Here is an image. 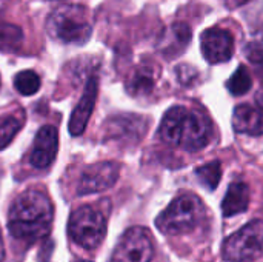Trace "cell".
Instances as JSON below:
<instances>
[{
	"label": "cell",
	"instance_id": "obj_1",
	"mask_svg": "<svg viewBox=\"0 0 263 262\" xmlns=\"http://www.w3.org/2000/svg\"><path fill=\"white\" fill-rule=\"evenodd\" d=\"M52 216L54 207L48 195L29 188L14 199L9 208L8 229L17 239L37 241L49 235Z\"/></svg>",
	"mask_w": 263,
	"mask_h": 262
},
{
	"label": "cell",
	"instance_id": "obj_2",
	"mask_svg": "<svg viewBox=\"0 0 263 262\" xmlns=\"http://www.w3.org/2000/svg\"><path fill=\"white\" fill-rule=\"evenodd\" d=\"M159 134L170 145L186 151H199L210 144L213 128L206 116L185 107H173L165 114Z\"/></svg>",
	"mask_w": 263,
	"mask_h": 262
},
{
	"label": "cell",
	"instance_id": "obj_3",
	"mask_svg": "<svg viewBox=\"0 0 263 262\" xmlns=\"http://www.w3.org/2000/svg\"><path fill=\"white\" fill-rule=\"evenodd\" d=\"M48 34L66 45H83L92 34L88 11L80 5L63 3L52 9L46 20Z\"/></svg>",
	"mask_w": 263,
	"mask_h": 262
},
{
	"label": "cell",
	"instance_id": "obj_4",
	"mask_svg": "<svg viewBox=\"0 0 263 262\" xmlns=\"http://www.w3.org/2000/svg\"><path fill=\"white\" fill-rule=\"evenodd\" d=\"M205 215V207L202 201L191 193L180 195L176 198L166 210H163L156 219L157 229L163 235L176 236L188 233L200 224Z\"/></svg>",
	"mask_w": 263,
	"mask_h": 262
},
{
	"label": "cell",
	"instance_id": "obj_5",
	"mask_svg": "<svg viewBox=\"0 0 263 262\" xmlns=\"http://www.w3.org/2000/svg\"><path fill=\"white\" fill-rule=\"evenodd\" d=\"M68 233L76 244L92 250L100 246L106 235V219L97 208L83 205L72 212L68 222Z\"/></svg>",
	"mask_w": 263,
	"mask_h": 262
},
{
	"label": "cell",
	"instance_id": "obj_6",
	"mask_svg": "<svg viewBox=\"0 0 263 262\" xmlns=\"http://www.w3.org/2000/svg\"><path fill=\"white\" fill-rule=\"evenodd\" d=\"M263 255V221H253L225 239L223 258L230 262H250Z\"/></svg>",
	"mask_w": 263,
	"mask_h": 262
},
{
	"label": "cell",
	"instance_id": "obj_7",
	"mask_svg": "<svg viewBox=\"0 0 263 262\" xmlns=\"http://www.w3.org/2000/svg\"><path fill=\"white\" fill-rule=\"evenodd\" d=\"M153 252L149 232L143 227H133L122 235L109 262H149Z\"/></svg>",
	"mask_w": 263,
	"mask_h": 262
},
{
	"label": "cell",
	"instance_id": "obj_8",
	"mask_svg": "<svg viewBox=\"0 0 263 262\" xmlns=\"http://www.w3.org/2000/svg\"><path fill=\"white\" fill-rule=\"evenodd\" d=\"M120 174V165L116 162H99L89 165L80 176L77 193L92 195L111 188Z\"/></svg>",
	"mask_w": 263,
	"mask_h": 262
},
{
	"label": "cell",
	"instance_id": "obj_9",
	"mask_svg": "<svg viewBox=\"0 0 263 262\" xmlns=\"http://www.w3.org/2000/svg\"><path fill=\"white\" fill-rule=\"evenodd\" d=\"M202 53L206 62L211 65L228 62L234 53V39L228 29L223 28H210L202 34Z\"/></svg>",
	"mask_w": 263,
	"mask_h": 262
},
{
	"label": "cell",
	"instance_id": "obj_10",
	"mask_svg": "<svg viewBox=\"0 0 263 262\" xmlns=\"http://www.w3.org/2000/svg\"><path fill=\"white\" fill-rule=\"evenodd\" d=\"M59 151V131L54 125H43L34 139L29 162L35 168H48Z\"/></svg>",
	"mask_w": 263,
	"mask_h": 262
},
{
	"label": "cell",
	"instance_id": "obj_11",
	"mask_svg": "<svg viewBox=\"0 0 263 262\" xmlns=\"http://www.w3.org/2000/svg\"><path fill=\"white\" fill-rule=\"evenodd\" d=\"M97 93H99V79L96 76L89 77L86 85H85V91L79 100V103L76 105V108L72 110L71 119H69V133L71 136L77 137L80 134H83L89 117L94 111L96 107V100H97Z\"/></svg>",
	"mask_w": 263,
	"mask_h": 262
},
{
	"label": "cell",
	"instance_id": "obj_12",
	"mask_svg": "<svg viewBox=\"0 0 263 262\" xmlns=\"http://www.w3.org/2000/svg\"><path fill=\"white\" fill-rule=\"evenodd\" d=\"M233 127L237 133L250 136L263 134V108L251 105H239L234 108Z\"/></svg>",
	"mask_w": 263,
	"mask_h": 262
},
{
	"label": "cell",
	"instance_id": "obj_13",
	"mask_svg": "<svg viewBox=\"0 0 263 262\" xmlns=\"http://www.w3.org/2000/svg\"><path fill=\"white\" fill-rule=\"evenodd\" d=\"M250 188L245 182H233L223 198L222 213L225 218H233L248 210Z\"/></svg>",
	"mask_w": 263,
	"mask_h": 262
},
{
	"label": "cell",
	"instance_id": "obj_14",
	"mask_svg": "<svg viewBox=\"0 0 263 262\" xmlns=\"http://www.w3.org/2000/svg\"><path fill=\"white\" fill-rule=\"evenodd\" d=\"M23 43V31L20 26L6 22L0 15V51L14 53Z\"/></svg>",
	"mask_w": 263,
	"mask_h": 262
},
{
	"label": "cell",
	"instance_id": "obj_15",
	"mask_svg": "<svg viewBox=\"0 0 263 262\" xmlns=\"http://www.w3.org/2000/svg\"><path fill=\"white\" fill-rule=\"evenodd\" d=\"M153 69L151 68H139L133 76L131 80L128 82V91L133 96H143L151 91L154 85V77H153Z\"/></svg>",
	"mask_w": 263,
	"mask_h": 262
},
{
	"label": "cell",
	"instance_id": "obj_16",
	"mask_svg": "<svg viewBox=\"0 0 263 262\" xmlns=\"http://www.w3.org/2000/svg\"><path fill=\"white\" fill-rule=\"evenodd\" d=\"M42 85L40 76L32 69L18 71L14 77V88L22 96H32L39 91Z\"/></svg>",
	"mask_w": 263,
	"mask_h": 262
},
{
	"label": "cell",
	"instance_id": "obj_17",
	"mask_svg": "<svg viewBox=\"0 0 263 262\" xmlns=\"http://www.w3.org/2000/svg\"><path fill=\"white\" fill-rule=\"evenodd\" d=\"M196 176L200 181L202 185H205L208 190H216L220 178H222V167L220 162H210L206 165H202L196 170Z\"/></svg>",
	"mask_w": 263,
	"mask_h": 262
},
{
	"label": "cell",
	"instance_id": "obj_18",
	"mask_svg": "<svg viewBox=\"0 0 263 262\" xmlns=\"http://www.w3.org/2000/svg\"><path fill=\"white\" fill-rule=\"evenodd\" d=\"M251 83H253V79H251V74L248 73V69L245 66H239L236 69V73L231 76V79L228 80L227 88L234 96H243L250 91Z\"/></svg>",
	"mask_w": 263,
	"mask_h": 262
},
{
	"label": "cell",
	"instance_id": "obj_19",
	"mask_svg": "<svg viewBox=\"0 0 263 262\" xmlns=\"http://www.w3.org/2000/svg\"><path fill=\"white\" fill-rule=\"evenodd\" d=\"M22 128V122L14 116L0 117V150L6 148Z\"/></svg>",
	"mask_w": 263,
	"mask_h": 262
},
{
	"label": "cell",
	"instance_id": "obj_20",
	"mask_svg": "<svg viewBox=\"0 0 263 262\" xmlns=\"http://www.w3.org/2000/svg\"><path fill=\"white\" fill-rule=\"evenodd\" d=\"M248 59L254 62V65L257 66V73H259V79H260V88L256 94V100L259 103V107L263 108V53H259V56L256 54H248Z\"/></svg>",
	"mask_w": 263,
	"mask_h": 262
},
{
	"label": "cell",
	"instance_id": "obj_21",
	"mask_svg": "<svg viewBox=\"0 0 263 262\" xmlns=\"http://www.w3.org/2000/svg\"><path fill=\"white\" fill-rule=\"evenodd\" d=\"M248 0H223V3L228 6V8H237V6H242L245 5Z\"/></svg>",
	"mask_w": 263,
	"mask_h": 262
},
{
	"label": "cell",
	"instance_id": "obj_22",
	"mask_svg": "<svg viewBox=\"0 0 263 262\" xmlns=\"http://www.w3.org/2000/svg\"><path fill=\"white\" fill-rule=\"evenodd\" d=\"M3 258H5V246H3V238L0 233V262L3 261Z\"/></svg>",
	"mask_w": 263,
	"mask_h": 262
},
{
	"label": "cell",
	"instance_id": "obj_23",
	"mask_svg": "<svg viewBox=\"0 0 263 262\" xmlns=\"http://www.w3.org/2000/svg\"><path fill=\"white\" fill-rule=\"evenodd\" d=\"M74 262H91V261H86V259H77V261Z\"/></svg>",
	"mask_w": 263,
	"mask_h": 262
}]
</instances>
